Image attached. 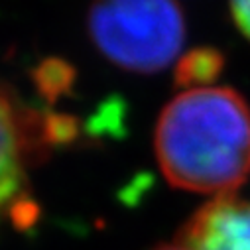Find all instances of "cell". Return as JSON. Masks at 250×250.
<instances>
[{"instance_id":"1","label":"cell","mask_w":250,"mask_h":250,"mask_svg":"<svg viewBox=\"0 0 250 250\" xmlns=\"http://www.w3.org/2000/svg\"><path fill=\"white\" fill-rule=\"evenodd\" d=\"M154 152L177 189L232 195L250 175V108L229 87H193L162 110Z\"/></svg>"},{"instance_id":"2","label":"cell","mask_w":250,"mask_h":250,"mask_svg":"<svg viewBox=\"0 0 250 250\" xmlns=\"http://www.w3.org/2000/svg\"><path fill=\"white\" fill-rule=\"evenodd\" d=\"M89 36L110 63L156 73L179 57L185 18L175 0H93Z\"/></svg>"},{"instance_id":"3","label":"cell","mask_w":250,"mask_h":250,"mask_svg":"<svg viewBox=\"0 0 250 250\" xmlns=\"http://www.w3.org/2000/svg\"><path fill=\"white\" fill-rule=\"evenodd\" d=\"M73 136V122L24 104L0 83V219L32 225L38 207L30 197V171Z\"/></svg>"},{"instance_id":"4","label":"cell","mask_w":250,"mask_h":250,"mask_svg":"<svg viewBox=\"0 0 250 250\" xmlns=\"http://www.w3.org/2000/svg\"><path fill=\"white\" fill-rule=\"evenodd\" d=\"M177 244L187 250H250V201L215 197L181 227Z\"/></svg>"},{"instance_id":"5","label":"cell","mask_w":250,"mask_h":250,"mask_svg":"<svg viewBox=\"0 0 250 250\" xmlns=\"http://www.w3.org/2000/svg\"><path fill=\"white\" fill-rule=\"evenodd\" d=\"M221 69L223 57L217 49H193L179 59L175 79L187 89L207 87V83H213L217 79Z\"/></svg>"},{"instance_id":"6","label":"cell","mask_w":250,"mask_h":250,"mask_svg":"<svg viewBox=\"0 0 250 250\" xmlns=\"http://www.w3.org/2000/svg\"><path fill=\"white\" fill-rule=\"evenodd\" d=\"M230 12L238 30L250 40V0H230Z\"/></svg>"},{"instance_id":"7","label":"cell","mask_w":250,"mask_h":250,"mask_svg":"<svg viewBox=\"0 0 250 250\" xmlns=\"http://www.w3.org/2000/svg\"><path fill=\"white\" fill-rule=\"evenodd\" d=\"M154 250H187V248L175 242V244H162V246H158V248H154Z\"/></svg>"}]
</instances>
